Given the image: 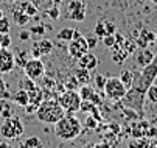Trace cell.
I'll use <instances>...</instances> for the list:
<instances>
[{
    "label": "cell",
    "mask_w": 157,
    "mask_h": 148,
    "mask_svg": "<svg viewBox=\"0 0 157 148\" xmlns=\"http://www.w3.org/2000/svg\"><path fill=\"white\" fill-rule=\"evenodd\" d=\"M8 2H11V3H14V2H17V0H8Z\"/></svg>",
    "instance_id": "cell-50"
},
{
    "label": "cell",
    "mask_w": 157,
    "mask_h": 148,
    "mask_svg": "<svg viewBox=\"0 0 157 148\" xmlns=\"http://www.w3.org/2000/svg\"><path fill=\"white\" fill-rule=\"evenodd\" d=\"M28 103H33V104H36V106H39V104L44 101V92L39 89V88H36V89H33V91H28Z\"/></svg>",
    "instance_id": "cell-22"
},
{
    "label": "cell",
    "mask_w": 157,
    "mask_h": 148,
    "mask_svg": "<svg viewBox=\"0 0 157 148\" xmlns=\"http://www.w3.org/2000/svg\"><path fill=\"white\" fill-rule=\"evenodd\" d=\"M155 78H157V55H154L152 61L149 62L148 66L142 67L140 73L136 76L132 88L129 91L136 92V94H140V95H145L148 88L151 86V84H154Z\"/></svg>",
    "instance_id": "cell-2"
},
{
    "label": "cell",
    "mask_w": 157,
    "mask_h": 148,
    "mask_svg": "<svg viewBox=\"0 0 157 148\" xmlns=\"http://www.w3.org/2000/svg\"><path fill=\"white\" fill-rule=\"evenodd\" d=\"M67 52H69L70 58H73V59H78V58H81L86 52H89L87 39H86L78 30H75V33H73V39L69 42Z\"/></svg>",
    "instance_id": "cell-7"
},
{
    "label": "cell",
    "mask_w": 157,
    "mask_h": 148,
    "mask_svg": "<svg viewBox=\"0 0 157 148\" xmlns=\"http://www.w3.org/2000/svg\"><path fill=\"white\" fill-rule=\"evenodd\" d=\"M103 42H104L106 47L112 49V47L115 45V34H106V36L103 37Z\"/></svg>",
    "instance_id": "cell-35"
},
{
    "label": "cell",
    "mask_w": 157,
    "mask_h": 148,
    "mask_svg": "<svg viewBox=\"0 0 157 148\" xmlns=\"http://www.w3.org/2000/svg\"><path fill=\"white\" fill-rule=\"evenodd\" d=\"M25 128H24V123L22 120L14 114L8 119L3 120V123H0V134H2L5 139H17L24 134Z\"/></svg>",
    "instance_id": "cell-4"
},
{
    "label": "cell",
    "mask_w": 157,
    "mask_h": 148,
    "mask_svg": "<svg viewBox=\"0 0 157 148\" xmlns=\"http://www.w3.org/2000/svg\"><path fill=\"white\" fill-rule=\"evenodd\" d=\"M28 59H30V52H27V50H17V53L14 55V62L20 69H24Z\"/></svg>",
    "instance_id": "cell-21"
},
{
    "label": "cell",
    "mask_w": 157,
    "mask_h": 148,
    "mask_svg": "<svg viewBox=\"0 0 157 148\" xmlns=\"http://www.w3.org/2000/svg\"><path fill=\"white\" fill-rule=\"evenodd\" d=\"M106 81H107V78H106L104 75L97 73V75H95V89L100 91V92H103V91H104V86H106Z\"/></svg>",
    "instance_id": "cell-30"
},
{
    "label": "cell",
    "mask_w": 157,
    "mask_h": 148,
    "mask_svg": "<svg viewBox=\"0 0 157 148\" xmlns=\"http://www.w3.org/2000/svg\"><path fill=\"white\" fill-rule=\"evenodd\" d=\"M47 16H48V17H52L53 20H58V19H59V16H61V11H59L58 5L52 6V8H50V10L47 11Z\"/></svg>",
    "instance_id": "cell-36"
},
{
    "label": "cell",
    "mask_w": 157,
    "mask_h": 148,
    "mask_svg": "<svg viewBox=\"0 0 157 148\" xmlns=\"http://www.w3.org/2000/svg\"><path fill=\"white\" fill-rule=\"evenodd\" d=\"M129 53L121 47V44H115L112 47V61L117 62V64H123V62L128 59Z\"/></svg>",
    "instance_id": "cell-15"
},
{
    "label": "cell",
    "mask_w": 157,
    "mask_h": 148,
    "mask_svg": "<svg viewBox=\"0 0 157 148\" xmlns=\"http://www.w3.org/2000/svg\"><path fill=\"white\" fill-rule=\"evenodd\" d=\"M152 58H154V53L148 47L146 49H140L137 52V55H136V62H137L139 67H145L152 61Z\"/></svg>",
    "instance_id": "cell-13"
},
{
    "label": "cell",
    "mask_w": 157,
    "mask_h": 148,
    "mask_svg": "<svg viewBox=\"0 0 157 148\" xmlns=\"http://www.w3.org/2000/svg\"><path fill=\"white\" fill-rule=\"evenodd\" d=\"M78 66L82 69H87V70H94L98 66V58L90 52H86L81 58H78Z\"/></svg>",
    "instance_id": "cell-12"
},
{
    "label": "cell",
    "mask_w": 157,
    "mask_h": 148,
    "mask_svg": "<svg viewBox=\"0 0 157 148\" xmlns=\"http://www.w3.org/2000/svg\"><path fill=\"white\" fill-rule=\"evenodd\" d=\"M82 148H94V143H90V142H89V143H86Z\"/></svg>",
    "instance_id": "cell-47"
},
{
    "label": "cell",
    "mask_w": 157,
    "mask_h": 148,
    "mask_svg": "<svg viewBox=\"0 0 157 148\" xmlns=\"http://www.w3.org/2000/svg\"><path fill=\"white\" fill-rule=\"evenodd\" d=\"M14 115V101L11 98H0V119H8Z\"/></svg>",
    "instance_id": "cell-14"
},
{
    "label": "cell",
    "mask_w": 157,
    "mask_h": 148,
    "mask_svg": "<svg viewBox=\"0 0 157 148\" xmlns=\"http://www.w3.org/2000/svg\"><path fill=\"white\" fill-rule=\"evenodd\" d=\"M13 16H14V22L19 25V27H24V25H27L28 22H30V16L28 14H25L24 11H22L19 6L16 8V10H13Z\"/></svg>",
    "instance_id": "cell-18"
},
{
    "label": "cell",
    "mask_w": 157,
    "mask_h": 148,
    "mask_svg": "<svg viewBox=\"0 0 157 148\" xmlns=\"http://www.w3.org/2000/svg\"><path fill=\"white\" fill-rule=\"evenodd\" d=\"M145 136H148V137H157V128H148L146 133H145Z\"/></svg>",
    "instance_id": "cell-44"
},
{
    "label": "cell",
    "mask_w": 157,
    "mask_h": 148,
    "mask_svg": "<svg viewBox=\"0 0 157 148\" xmlns=\"http://www.w3.org/2000/svg\"><path fill=\"white\" fill-rule=\"evenodd\" d=\"M81 122L73 112H65L55 123V134L61 140H73L81 134Z\"/></svg>",
    "instance_id": "cell-1"
},
{
    "label": "cell",
    "mask_w": 157,
    "mask_h": 148,
    "mask_svg": "<svg viewBox=\"0 0 157 148\" xmlns=\"http://www.w3.org/2000/svg\"><path fill=\"white\" fill-rule=\"evenodd\" d=\"M155 41H157V34L154 31H151V30H142L140 31V36L136 41V45L139 49H146L149 44H152V42H155Z\"/></svg>",
    "instance_id": "cell-11"
},
{
    "label": "cell",
    "mask_w": 157,
    "mask_h": 148,
    "mask_svg": "<svg viewBox=\"0 0 157 148\" xmlns=\"http://www.w3.org/2000/svg\"><path fill=\"white\" fill-rule=\"evenodd\" d=\"M24 109H25V114H36L37 106H36V104H33V103H28Z\"/></svg>",
    "instance_id": "cell-40"
},
{
    "label": "cell",
    "mask_w": 157,
    "mask_h": 148,
    "mask_svg": "<svg viewBox=\"0 0 157 148\" xmlns=\"http://www.w3.org/2000/svg\"><path fill=\"white\" fill-rule=\"evenodd\" d=\"M78 94H79L81 100H89L90 101L94 94H95V89L92 86H89V84H82V86H79V89H78Z\"/></svg>",
    "instance_id": "cell-23"
},
{
    "label": "cell",
    "mask_w": 157,
    "mask_h": 148,
    "mask_svg": "<svg viewBox=\"0 0 157 148\" xmlns=\"http://www.w3.org/2000/svg\"><path fill=\"white\" fill-rule=\"evenodd\" d=\"M22 145H24L25 148H44V142H42L37 136H31V137H28L27 140L22 142Z\"/></svg>",
    "instance_id": "cell-25"
},
{
    "label": "cell",
    "mask_w": 157,
    "mask_h": 148,
    "mask_svg": "<svg viewBox=\"0 0 157 148\" xmlns=\"http://www.w3.org/2000/svg\"><path fill=\"white\" fill-rule=\"evenodd\" d=\"M151 3H154V5H157V0H151Z\"/></svg>",
    "instance_id": "cell-49"
},
{
    "label": "cell",
    "mask_w": 157,
    "mask_h": 148,
    "mask_svg": "<svg viewBox=\"0 0 157 148\" xmlns=\"http://www.w3.org/2000/svg\"><path fill=\"white\" fill-rule=\"evenodd\" d=\"M87 39V47L89 50H94L97 47V37H86Z\"/></svg>",
    "instance_id": "cell-41"
},
{
    "label": "cell",
    "mask_w": 157,
    "mask_h": 148,
    "mask_svg": "<svg viewBox=\"0 0 157 148\" xmlns=\"http://www.w3.org/2000/svg\"><path fill=\"white\" fill-rule=\"evenodd\" d=\"M0 2H2V0H0Z\"/></svg>",
    "instance_id": "cell-53"
},
{
    "label": "cell",
    "mask_w": 157,
    "mask_h": 148,
    "mask_svg": "<svg viewBox=\"0 0 157 148\" xmlns=\"http://www.w3.org/2000/svg\"><path fill=\"white\" fill-rule=\"evenodd\" d=\"M36 88H37V84H36L34 80H31V78H28V76L22 78V81H20V89H25V91L28 92V91H33V89H36Z\"/></svg>",
    "instance_id": "cell-27"
},
{
    "label": "cell",
    "mask_w": 157,
    "mask_h": 148,
    "mask_svg": "<svg viewBox=\"0 0 157 148\" xmlns=\"http://www.w3.org/2000/svg\"><path fill=\"white\" fill-rule=\"evenodd\" d=\"M19 148H25V146H24V145H22V143H20V145H19Z\"/></svg>",
    "instance_id": "cell-52"
},
{
    "label": "cell",
    "mask_w": 157,
    "mask_h": 148,
    "mask_svg": "<svg viewBox=\"0 0 157 148\" xmlns=\"http://www.w3.org/2000/svg\"><path fill=\"white\" fill-rule=\"evenodd\" d=\"M94 148H112V145L109 142H106V140H101L98 143H94Z\"/></svg>",
    "instance_id": "cell-42"
},
{
    "label": "cell",
    "mask_w": 157,
    "mask_h": 148,
    "mask_svg": "<svg viewBox=\"0 0 157 148\" xmlns=\"http://www.w3.org/2000/svg\"><path fill=\"white\" fill-rule=\"evenodd\" d=\"M86 125H87V128L95 130L97 126H98V120H97L94 115H89V117H87V120H86Z\"/></svg>",
    "instance_id": "cell-37"
},
{
    "label": "cell",
    "mask_w": 157,
    "mask_h": 148,
    "mask_svg": "<svg viewBox=\"0 0 157 148\" xmlns=\"http://www.w3.org/2000/svg\"><path fill=\"white\" fill-rule=\"evenodd\" d=\"M58 101L61 104V108L64 109V112H76V111H79L82 100H81L78 91H64L62 94H59Z\"/></svg>",
    "instance_id": "cell-6"
},
{
    "label": "cell",
    "mask_w": 157,
    "mask_h": 148,
    "mask_svg": "<svg viewBox=\"0 0 157 148\" xmlns=\"http://www.w3.org/2000/svg\"><path fill=\"white\" fill-rule=\"evenodd\" d=\"M30 36H31V33H30V31H25V30H22V31L19 33V39H20V41H28Z\"/></svg>",
    "instance_id": "cell-43"
},
{
    "label": "cell",
    "mask_w": 157,
    "mask_h": 148,
    "mask_svg": "<svg viewBox=\"0 0 157 148\" xmlns=\"http://www.w3.org/2000/svg\"><path fill=\"white\" fill-rule=\"evenodd\" d=\"M128 89L124 88V84L120 81L118 76H112L107 78L106 81V86H104V95L112 100V101H120L124 95H126Z\"/></svg>",
    "instance_id": "cell-5"
},
{
    "label": "cell",
    "mask_w": 157,
    "mask_h": 148,
    "mask_svg": "<svg viewBox=\"0 0 157 148\" xmlns=\"http://www.w3.org/2000/svg\"><path fill=\"white\" fill-rule=\"evenodd\" d=\"M109 128H110V131L114 133V134H118V133H120V126H118V125H110Z\"/></svg>",
    "instance_id": "cell-45"
},
{
    "label": "cell",
    "mask_w": 157,
    "mask_h": 148,
    "mask_svg": "<svg viewBox=\"0 0 157 148\" xmlns=\"http://www.w3.org/2000/svg\"><path fill=\"white\" fill-rule=\"evenodd\" d=\"M79 81L75 78V75H72L69 80L65 81V91H78L79 89Z\"/></svg>",
    "instance_id": "cell-28"
},
{
    "label": "cell",
    "mask_w": 157,
    "mask_h": 148,
    "mask_svg": "<svg viewBox=\"0 0 157 148\" xmlns=\"http://www.w3.org/2000/svg\"><path fill=\"white\" fill-rule=\"evenodd\" d=\"M64 114L65 112L61 108L58 98H44V101L37 106L36 111V117L44 123H56Z\"/></svg>",
    "instance_id": "cell-3"
},
{
    "label": "cell",
    "mask_w": 157,
    "mask_h": 148,
    "mask_svg": "<svg viewBox=\"0 0 157 148\" xmlns=\"http://www.w3.org/2000/svg\"><path fill=\"white\" fill-rule=\"evenodd\" d=\"M120 81L124 84V88L126 89H131L132 88V84H134V80H136V75H134V72H131L129 69H123L118 75Z\"/></svg>",
    "instance_id": "cell-17"
},
{
    "label": "cell",
    "mask_w": 157,
    "mask_h": 148,
    "mask_svg": "<svg viewBox=\"0 0 157 148\" xmlns=\"http://www.w3.org/2000/svg\"><path fill=\"white\" fill-rule=\"evenodd\" d=\"M104 27H106V33L107 34H115V25L112 22H107V20H104Z\"/></svg>",
    "instance_id": "cell-39"
},
{
    "label": "cell",
    "mask_w": 157,
    "mask_h": 148,
    "mask_svg": "<svg viewBox=\"0 0 157 148\" xmlns=\"http://www.w3.org/2000/svg\"><path fill=\"white\" fill-rule=\"evenodd\" d=\"M10 28H11V22L10 19H6L5 16L0 19V33H10Z\"/></svg>",
    "instance_id": "cell-34"
},
{
    "label": "cell",
    "mask_w": 157,
    "mask_h": 148,
    "mask_svg": "<svg viewBox=\"0 0 157 148\" xmlns=\"http://www.w3.org/2000/svg\"><path fill=\"white\" fill-rule=\"evenodd\" d=\"M24 73L25 76L39 81L40 78H44V73H45V66L40 61V58H30L27 61V64L24 66Z\"/></svg>",
    "instance_id": "cell-8"
},
{
    "label": "cell",
    "mask_w": 157,
    "mask_h": 148,
    "mask_svg": "<svg viewBox=\"0 0 157 148\" xmlns=\"http://www.w3.org/2000/svg\"><path fill=\"white\" fill-rule=\"evenodd\" d=\"M3 16H5V14H3V11H2V10H0V19H2Z\"/></svg>",
    "instance_id": "cell-48"
},
{
    "label": "cell",
    "mask_w": 157,
    "mask_h": 148,
    "mask_svg": "<svg viewBox=\"0 0 157 148\" xmlns=\"http://www.w3.org/2000/svg\"><path fill=\"white\" fill-rule=\"evenodd\" d=\"M73 75L79 81L81 86H82V84H89V81H90V70H87V69L78 67V69H75V73Z\"/></svg>",
    "instance_id": "cell-20"
},
{
    "label": "cell",
    "mask_w": 157,
    "mask_h": 148,
    "mask_svg": "<svg viewBox=\"0 0 157 148\" xmlns=\"http://www.w3.org/2000/svg\"><path fill=\"white\" fill-rule=\"evenodd\" d=\"M95 34L98 36V37H104L107 33H106V27H104V20H100V22L95 25Z\"/></svg>",
    "instance_id": "cell-33"
},
{
    "label": "cell",
    "mask_w": 157,
    "mask_h": 148,
    "mask_svg": "<svg viewBox=\"0 0 157 148\" xmlns=\"http://www.w3.org/2000/svg\"><path fill=\"white\" fill-rule=\"evenodd\" d=\"M145 95H146V98H148L151 103L157 104V86H155V84H151Z\"/></svg>",
    "instance_id": "cell-29"
},
{
    "label": "cell",
    "mask_w": 157,
    "mask_h": 148,
    "mask_svg": "<svg viewBox=\"0 0 157 148\" xmlns=\"http://www.w3.org/2000/svg\"><path fill=\"white\" fill-rule=\"evenodd\" d=\"M0 98H11V94L8 92V86H6L2 73H0Z\"/></svg>",
    "instance_id": "cell-31"
},
{
    "label": "cell",
    "mask_w": 157,
    "mask_h": 148,
    "mask_svg": "<svg viewBox=\"0 0 157 148\" xmlns=\"http://www.w3.org/2000/svg\"><path fill=\"white\" fill-rule=\"evenodd\" d=\"M0 148H13V146H11V143H8V142H2V143H0Z\"/></svg>",
    "instance_id": "cell-46"
},
{
    "label": "cell",
    "mask_w": 157,
    "mask_h": 148,
    "mask_svg": "<svg viewBox=\"0 0 157 148\" xmlns=\"http://www.w3.org/2000/svg\"><path fill=\"white\" fill-rule=\"evenodd\" d=\"M11 100L14 101V104H17V106H22V108H25L27 104H28V92L25 89H19L17 92H14L11 95Z\"/></svg>",
    "instance_id": "cell-16"
},
{
    "label": "cell",
    "mask_w": 157,
    "mask_h": 148,
    "mask_svg": "<svg viewBox=\"0 0 157 148\" xmlns=\"http://www.w3.org/2000/svg\"><path fill=\"white\" fill-rule=\"evenodd\" d=\"M36 45H37V49H39L40 56H47V55H50V53L53 52V42L48 41V39H42V41L36 42Z\"/></svg>",
    "instance_id": "cell-19"
},
{
    "label": "cell",
    "mask_w": 157,
    "mask_h": 148,
    "mask_svg": "<svg viewBox=\"0 0 157 148\" xmlns=\"http://www.w3.org/2000/svg\"><path fill=\"white\" fill-rule=\"evenodd\" d=\"M94 108H95V104H94L92 101L82 100V101H81V106H79V111H81V112H89V114H90V112L94 111Z\"/></svg>",
    "instance_id": "cell-32"
},
{
    "label": "cell",
    "mask_w": 157,
    "mask_h": 148,
    "mask_svg": "<svg viewBox=\"0 0 157 148\" xmlns=\"http://www.w3.org/2000/svg\"><path fill=\"white\" fill-rule=\"evenodd\" d=\"M16 67L14 62V53L10 49H2L0 47V73H10Z\"/></svg>",
    "instance_id": "cell-10"
},
{
    "label": "cell",
    "mask_w": 157,
    "mask_h": 148,
    "mask_svg": "<svg viewBox=\"0 0 157 148\" xmlns=\"http://www.w3.org/2000/svg\"><path fill=\"white\" fill-rule=\"evenodd\" d=\"M73 33H75L73 28L65 27V28H62L61 31H58L56 39H58V41H64V42H70V41L73 39Z\"/></svg>",
    "instance_id": "cell-24"
},
{
    "label": "cell",
    "mask_w": 157,
    "mask_h": 148,
    "mask_svg": "<svg viewBox=\"0 0 157 148\" xmlns=\"http://www.w3.org/2000/svg\"><path fill=\"white\" fill-rule=\"evenodd\" d=\"M19 8H20L22 11H24L25 14H28L30 17H33V16H36V14H37V8H36L31 2H22Z\"/></svg>",
    "instance_id": "cell-26"
},
{
    "label": "cell",
    "mask_w": 157,
    "mask_h": 148,
    "mask_svg": "<svg viewBox=\"0 0 157 148\" xmlns=\"http://www.w3.org/2000/svg\"><path fill=\"white\" fill-rule=\"evenodd\" d=\"M67 14H69L70 20H76V22H82L86 19L87 10H86V3L82 0H72L67 6Z\"/></svg>",
    "instance_id": "cell-9"
},
{
    "label": "cell",
    "mask_w": 157,
    "mask_h": 148,
    "mask_svg": "<svg viewBox=\"0 0 157 148\" xmlns=\"http://www.w3.org/2000/svg\"><path fill=\"white\" fill-rule=\"evenodd\" d=\"M30 33H33V34H44V33H45V25L31 27V28H30Z\"/></svg>",
    "instance_id": "cell-38"
},
{
    "label": "cell",
    "mask_w": 157,
    "mask_h": 148,
    "mask_svg": "<svg viewBox=\"0 0 157 148\" xmlns=\"http://www.w3.org/2000/svg\"><path fill=\"white\" fill-rule=\"evenodd\" d=\"M59 2H61V0H55V3H56V5H58V3H59Z\"/></svg>",
    "instance_id": "cell-51"
}]
</instances>
